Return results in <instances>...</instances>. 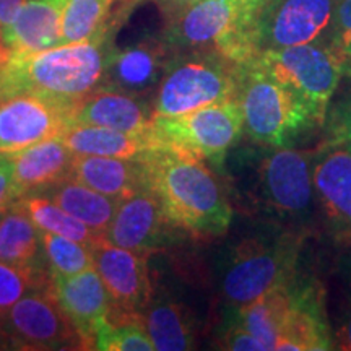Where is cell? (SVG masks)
I'll return each mask as SVG.
<instances>
[{"mask_svg":"<svg viewBox=\"0 0 351 351\" xmlns=\"http://www.w3.org/2000/svg\"><path fill=\"white\" fill-rule=\"evenodd\" d=\"M41 239L51 275L70 276L95 267L93 247L90 245L47 231H41Z\"/></svg>","mask_w":351,"mask_h":351,"instance_id":"31","label":"cell"},{"mask_svg":"<svg viewBox=\"0 0 351 351\" xmlns=\"http://www.w3.org/2000/svg\"><path fill=\"white\" fill-rule=\"evenodd\" d=\"M13 165V178L19 197L39 189H47L69 178L75 153L59 137L34 143L16 153H7Z\"/></svg>","mask_w":351,"mask_h":351,"instance_id":"22","label":"cell"},{"mask_svg":"<svg viewBox=\"0 0 351 351\" xmlns=\"http://www.w3.org/2000/svg\"><path fill=\"white\" fill-rule=\"evenodd\" d=\"M70 114L52 101L21 93L0 101V153H16L57 137Z\"/></svg>","mask_w":351,"mask_h":351,"instance_id":"14","label":"cell"},{"mask_svg":"<svg viewBox=\"0 0 351 351\" xmlns=\"http://www.w3.org/2000/svg\"><path fill=\"white\" fill-rule=\"evenodd\" d=\"M241 64L217 49L171 54L152 98L155 116H178L236 98Z\"/></svg>","mask_w":351,"mask_h":351,"instance_id":"3","label":"cell"},{"mask_svg":"<svg viewBox=\"0 0 351 351\" xmlns=\"http://www.w3.org/2000/svg\"><path fill=\"white\" fill-rule=\"evenodd\" d=\"M247 33L238 0H197L178 15L165 20L160 38L171 54L217 49L244 62L251 56Z\"/></svg>","mask_w":351,"mask_h":351,"instance_id":"9","label":"cell"},{"mask_svg":"<svg viewBox=\"0 0 351 351\" xmlns=\"http://www.w3.org/2000/svg\"><path fill=\"white\" fill-rule=\"evenodd\" d=\"M95 269L106 285L112 311L138 317L153 298L148 256L117 247L103 239L93 247Z\"/></svg>","mask_w":351,"mask_h":351,"instance_id":"13","label":"cell"},{"mask_svg":"<svg viewBox=\"0 0 351 351\" xmlns=\"http://www.w3.org/2000/svg\"><path fill=\"white\" fill-rule=\"evenodd\" d=\"M117 29H108L85 43L8 57L0 64V101L21 93L36 95L72 116L73 109L103 85Z\"/></svg>","mask_w":351,"mask_h":351,"instance_id":"1","label":"cell"},{"mask_svg":"<svg viewBox=\"0 0 351 351\" xmlns=\"http://www.w3.org/2000/svg\"><path fill=\"white\" fill-rule=\"evenodd\" d=\"M326 44L339 59L343 75H351V0L337 3Z\"/></svg>","mask_w":351,"mask_h":351,"instance_id":"33","label":"cell"},{"mask_svg":"<svg viewBox=\"0 0 351 351\" xmlns=\"http://www.w3.org/2000/svg\"><path fill=\"white\" fill-rule=\"evenodd\" d=\"M153 346L158 351L195 348V330L187 309L171 300L152 301L138 314Z\"/></svg>","mask_w":351,"mask_h":351,"instance_id":"25","label":"cell"},{"mask_svg":"<svg viewBox=\"0 0 351 351\" xmlns=\"http://www.w3.org/2000/svg\"><path fill=\"white\" fill-rule=\"evenodd\" d=\"M0 343L16 350H85L52 283L29 291L0 315Z\"/></svg>","mask_w":351,"mask_h":351,"instance_id":"11","label":"cell"},{"mask_svg":"<svg viewBox=\"0 0 351 351\" xmlns=\"http://www.w3.org/2000/svg\"><path fill=\"white\" fill-rule=\"evenodd\" d=\"M140 0H67L62 12L60 46L90 41L119 28Z\"/></svg>","mask_w":351,"mask_h":351,"instance_id":"24","label":"cell"},{"mask_svg":"<svg viewBox=\"0 0 351 351\" xmlns=\"http://www.w3.org/2000/svg\"><path fill=\"white\" fill-rule=\"evenodd\" d=\"M339 346L341 350L351 351V314L346 317L343 327L339 333Z\"/></svg>","mask_w":351,"mask_h":351,"instance_id":"40","label":"cell"},{"mask_svg":"<svg viewBox=\"0 0 351 351\" xmlns=\"http://www.w3.org/2000/svg\"><path fill=\"white\" fill-rule=\"evenodd\" d=\"M65 3L67 0H26L2 38L7 59L60 46Z\"/></svg>","mask_w":351,"mask_h":351,"instance_id":"19","label":"cell"},{"mask_svg":"<svg viewBox=\"0 0 351 351\" xmlns=\"http://www.w3.org/2000/svg\"><path fill=\"white\" fill-rule=\"evenodd\" d=\"M152 103L138 96L101 85L73 109L70 122L99 125L132 135L152 134Z\"/></svg>","mask_w":351,"mask_h":351,"instance_id":"18","label":"cell"},{"mask_svg":"<svg viewBox=\"0 0 351 351\" xmlns=\"http://www.w3.org/2000/svg\"><path fill=\"white\" fill-rule=\"evenodd\" d=\"M75 155H95L112 158H147L152 152L163 148L153 134L132 135L109 127L73 124L57 135Z\"/></svg>","mask_w":351,"mask_h":351,"instance_id":"23","label":"cell"},{"mask_svg":"<svg viewBox=\"0 0 351 351\" xmlns=\"http://www.w3.org/2000/svg\"><path fill=\"white\" fill-rule=\"evenodd\" d=\"M49 187H52V191L47 192L46 199L54 202L56 205L80 219L91 230L103 232V234L106 232L121 202L119 199L101 194L95 189L69 178Z\"/></svg>","mask_w":351,"mask_h":351,"instance_id":"27","label":"cell"},{"mask_svg":"<svg viewBox=\"0 0 351 351\" xmlns=\"http://www.w3.org/2000/svg\"><path fill=\"white\" fill-rule=\"evenodd\" d=\"M152 134L163 148L223 166L244 135L243 109L231 98L178 116H155Z\"/></svg>","mask_w":351,"mask_h":351,"instance_id":"7","label":"cell"},{"mask_svg":"<svg viewBox=\"0 0 351 351\" xmlns=\"http://www.w3.org/2000/svg\"><path fill=\"white\" fill-rule=\"evenodd\" d=\"M171 51L163 39L147 38L132 46L109 52L104 67L103 86L147 98L155 93L163 77Z\"/></svg>","mask_w":351,"mask_h":351,"instance_id":"17","label":"cell"},{"mask_svg":"<svg viewBox=\"0 0 351 351\" xmlns=\"http://www.w3.org/2000/svg\"><path fill=\"white\" fill-rule=\"evenodd\" d=\"M51 283V274H44L43 269L38 267L0 262V315L12 309V306L29 291Z\"/></svg>","mask_w":351,"mask_h":351,"instance_id":"32","label":"cell"},{"mask_svg":"<svg viewBox=\"0 0 351 351\" xmlns=\"http://www.w3.org/2000/svg\"><path fill=\"white\" fill-rule=\"evenodd\" d=\"M330 348V328L324 313L322 293L313 283H300L295 276L291 282V307L276 350L317 351Z\"/></svg>","mask_w":351,"mask_h":351,"instance_id":"20","label":"cell"},{"mask_svg":"<svg viewBox=\"0 0 351 351\" xmlns=\"http://www.w3.org/2000/svg\"><path fill=\"white\" fill-rule=\"evenodd\" d=\"M252 161L247 194L274 217L306 223L319 207L314 187L313 155L289 147H265Z\"/></svg>","mask_w":351,"mask_h":351,"instance_id":"5","label":"cell"},{"mask_svg":"<svg viewBox=\"0 0 351 351\" xmlns=\"http://www.w3.org/2000/svg\"><path fill=\"white\" fill-rule=\"evenodd\" d=\"M262 2H263V0H238L241 13H243V19L245 21V25H247V29L251 28L254 16H256L257 10L261 8ZM247 36H249V33H247ZM247 41H249V39H247Z\"/></svg>","mask_w":351,"mask_h":351,"instance_id":"39","label":"cell"},{"mask_svg":"<svg viewBox=\"0 0 351 351\" xmlns=\"http://www.w3.org/2000/svg\"><path fill=\"white\" fill-rule=\"evenodd\" d=\"M298 257L300 238L291 234L251 238L234 245L219 275V288L228 306L238 309L291 282Z\"/></svg>","mask_w":351,"mask_h":351,"instance_id":"6","label":"cell"},{"mask_svg":"<svg viewBox=\"0 0 351 351\" xmlns=\"http://www.w3.org/2000/svg\"><path fill=\"white\" fill-rule=\"evenodd\" d=\"M160 8L161 15L165 20H169L171 16L178 15L179 12H182L184 8H187L192 3H195L197 0H153Z\"/></svg>","mask_w":351,"mask_h":351,"instance_id":"37","label":"cell"},{"mask_svg":"<svg viewBox=\"0 0 351 351\" xmlns=\"http://www.w3.org/2000/svg\"><path fill=\"white\" fill-rule=\"evenodd\" d=\"M247 59L287 88L322 124L328 103L343 77L339 59L326 43L262 51Z\"/></svg>","mask_w":351,"mask_h":351,"instance_id":"8","label":"cell"},{"mask_svg":"<svg viewBox=\"0 0 351 351\" xmlns=\"http://www.w3.org/2000/svg\"><path fill=\"white\" fill-rule=\"evenodd\" d=\"M337 3L339 0H263L249 28L251 56L301 44L326 43Z\"/></svg>","mask_w":351,"mask_h":351,"instance_id":"10","label":"cell"},{"mask_svg":"<svg viewBox=\"0 0 351 351\" xmlns=\"http://www.w3.org/2000/svg\"><path fill=\"white\" fill-rule=\"evenodd\" d=\"M313 174L327 223L337 238L351 243V152L332 140L313 155Z\"/></svg>","mask_w":351,"mask_h":351,"instance_id":"15","label":"cell"},{"mask_svg":"<svg viewBox=\"0 0 351 351\" xmlns=\"http://www.w3.org/2000/svg\"><path fill=\"white\" fill-rule=\"evenodd\" d=\"M221 348L231 351H269L257 337H254L251 332L241 327L234 319L228 320V326L221 333Z\"/></svg>","mask_w":351,"mask_h":351,"instance_id":"34","label":"cell"},{"mask_svg":"<svg viewBox=\"0 0 351 351\" xmlns=\"http://www.w3.org/2000/svg\"><path fill=\"white\" fill-rule=\"evenodd\" d=\"M20 200L16 192L15 178H13V165L7 153H0V213L10 208Z\"/></svg>","mask_w":351,"mask_h":351,"instance_id":"35","label":"cell"},{"mask_svg":"<svg viewBox=\"0 0 351 351\" xmlns=\"http://www.w3.org/2000/svg\"><path fill=\"white\" fill-rule=\"evenodd\" d=\"M236 99L243 109L244 134L262 147H287L320 124L300 99L251 59L241 64Z\"/></svg>","mask_w":351,"mask_h":351,"instance_id":"4","label":"cell"},{"mask_svg":"<svg viewBox=\"0 0 351 351\" xmlns=\"http://www.w3.org/2000/svg\"><path fill=\"white\" fill-rule=\"evenodd\" d=\"M69 179L85 184L112 199L122 200L138 189L148 186V171L143 158L75 155L70 166Z\"/></svg>","mask_w":351,"mask_h":351,"instance_id":"21","label":"cell"},{"mask_svg":"<svg viewBox=\"0 0 351 351\" xmlns=\"http://www.w3.org/2000/svg\"><path fill=\"white\" fill-rule=\"evenodd\" d=\"M52 288L64 313L80 335L85 350H95L96 330L109 317L112 300L95 267L77 275H51Z\"/></svg>","mask_w":351,"mask_h":351,"instance_id":"16","label":"cell"},{"mask_svg":"<svg viewBox=\"0 0 351 351\" xmlns=\"http://www.w3.org/2000/svg\"><path fill=\"white\" fill-rule=\"evenodd\" d=\"M26 0H0V64H3L7 60V54L3 51V44H2V38L5 32L8 29V26L12 25L13 19L19 13L20 7L23 5Z\"/></svg>","mask_w":351,"mask_h":351,"instance_id":"36","label":"cell"},{"mask_svg":"<svg viewBox=\"0 0 351 351\" xmlns=\"http://www.w3.org/2000/svg\"><path fill=\"white\" fill-rule=\"evenodd\" d=\"M43 245L41 230L20 205L13 204L0 215V262L36 267Z\"/></svg>","mask_w":351,"mask_h":351,"instance_id":"28","label":"cell"},{"mask_svg":"<svg viewBox=\"0 0 351 351\" xmlns=\"http://www.w3.org/2000/svg\"><path fill=\"white\" fill-rule=\"evenodd\" d=\"M291 282L275 288L249 304L232 309V319L263 341L267 350H276L287 326L291 307Z\"/></svg>","mask_w":351,"mask_h":351,"instance_id":"26","label":"cell"},{"mask_svg":"<svg viewBox=\"0 0 351 351\" xmlns=\"http://www.w3.org/2000/svg\"><path fill=\"white\" fill-rule=\"evenodd\" d=\"M143 160L148 186L176 226L200 238L226 234L232 219L231 202L204 161L171 148H158Z\"/></svg>","mask_w":351,"mask_h":351,"instance_id":"2","label":"cell"},{"mask_svg":"<svg viewBox=\"0 0 351 351\" xmlns=\"http://www.w3.org/2000/svg\"><path fill=\"white\" fill-rule=\"evenodd\" d=\"M176 230L181 228L166 215L160 197L145 186L119 202L104 238L117 247L150 256L169 245Z\"/></svg>","mask_w":351,"mask_h":351,"instance_id":"12","label":"cell"},{"mask_svg":"<svg viewBox=\"0 0 351 351\" xmlns=\"http://www.w3.org/2000/svg\"><path fill=\"white\" fill-rule=\"evenodd\" d=\"M333 142H339L351 152V111L337 122L335 132H333Z\"/></svg>","mask_w":351,"mask_h":351,"instance_id":"38","label":"cell"},{"mask_svg":"<svg viewBox=\"0 0 351 351\" xmlns=\"http://www.w3.org/2000/svg\"><path fill=\"white\" fill-rule=\"evenodd\" d=\"M16 205H20L29 215L34 225L41 231L54 232V234L78 241V243L90 245V247H95L101 241L106 239L103 232L91 230L90 226H86L78 218L72 217L69 212H65L64 208H60L59 205H56L46 197L25 195L16 202Z\"/></svg>","mask_w":351,"mask_h":351,"instance_id":"29","label":"cell"},{"mask_svg":"<svg viewBox=\"0 0 351 351\" xmlns=\"http://www.w3.org/2000/svg\"><path fill=\"white\" fill-rule=\"evenodd\" d=\"M95 350L153 351L155 346L138 317L109 314V317L96 330Z\"/></svg>","mask_w":351,"mask_h":351,"instance_id":"30","label":"cell"}]
</instances>
